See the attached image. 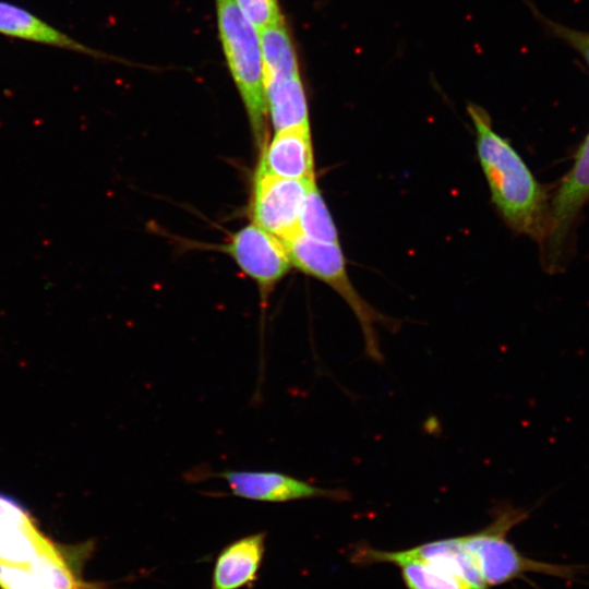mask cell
I'll list each match as a JSON object with an SVG mask.
<instances>
[{"label": "cell", "instance_id": "cell-8", "mask_svg": "<svg viewBox=\"0 0 589 589\" xmlns=\"http://www.w3.org/2000/svg\"><path fill=\"white\" fill-rule=\"evenodd\" d=\"M589 200V133L580 145L575 161L548 206L545 238L550 253L562 248L572 225Z\"/></svg>", "mask_w": 589, "mask_h": 589}, {"label": "cell", "instance_id": "cell-3", "mask_svg": "<svg viewBox=\"0 0 589 589\" xmlns=\"http://www.w3.org/2000/svg\"><path fill=\"white\" fill-rule=\"evenodd\" d=\"M218 37L257 145L266 143L267 107L259 32L233 0H215Z\"/></svg>", "mask_w": 589, "mask_h": 589}, {"label": "cell", "instance_id": "cell-19", "mask_svg": "<svg viewBox=\"0 0 589 589\" xmlns=\"http://www.w3.org/2000/svg\"><path fill=\"white\" fill-rule=\"evenodd\" d=\"M1 589H46L26 565L0 563Z\"/></svg>", "mask_w": 589, "mask_h": 589}, {"label": "cell", "instance_id": "cell-11", "mask_svg": "<svg viewBox=\"0 0 589 589\" xmlns=\"http://www.w3.org/2000/svg\"><path fill=\"white\" fill-rule=\"evenodd\" d=\"M350 561L359 566L392 564L399 568L407 589H468L456 576L412 554L408 549L383 551L366 544L358 545Z\"/></svg>", "mask_w": 589, "mask_h": 589}, {"label": "cell", "instance_id": "cell-20", "mask_svg": "<svg viewBox=\"0 0 589 589\" xmlns=\"http://www.w3.org/2000/svg\"><path fill=\"white\" fill-rule=\"evenodd\" d=\"M549 25L553 33L578 51L589 65V33L575 31L552 22Z\"/></svg>", "mask_w": 589, "mask_h": 589}, {"label": "cell", "instance_id": "cell-5", "mask_svg": "<svg viewBox=\"0 0 589 589\" xmlns=\"http://www.w3.org/2000/svg\"><path fill=\"white\" fill-rule=\"evenodd\" d=\"M315 179H287L254 175L252 223L277 237L281 242L300 232V217Z\"/></svg>", "mask_w": 589, "mask_h": 589}, {"label": "cell", "instance_id": "cell-14", "mask_svg": "<svg viewBox=\"0 0 589 589\" xmlns=\"http://www.w3.org/2000/svg\"><path fill=\"white\" fill-rule=\"evenodd\" d=\"M267 113L277 131L310 129L308 100L301 74L264 83Z\"/></svg>", "mask_w": 589, "mask_h": 589}, {"label": "cell", "instance_id": "cell-1", "mask_svg": "<svg viewBox=\"0 0 589 589\" xmlns=\"http://www.w3.org/2000/svg\"><path fill=\"white\" fill-rule=\"evenodd\" d=\"M467 109L478 157L501 216L514 231L544 241L549 205L542 187L510 143L494 131L489 113L474 104Z\"/></svg>", "mask_w": 589, "mask_h": 589}, {"label": "cell", "instance_id": "cell-16", "mask_svg": "<svg viewBox=\"0 0 589 589\" xmlns=\"http://www.w3.org/2000/svg\"><path fill=\"white\" fill-rule=\"evenodd\" d=\"M300 232L315 241L339 244L336 225L316 184L310 190L303 205Z\"/></svg>", "mask_w": 589, "mask_h": 589}, {"label": "cell", "instance_id": "cell-15", "mask_svg": "<svg viewBox=\"0 0 589 589\" xmlns=\"http://www.w3.org/2000/svg\"><path fill=\"white\" fill-rule=\"evenodd\" d=\"M259 32L264 83L300 73L297 50L285 20Z\"/></svg>", "mask_w": 589, "mask_h": 589}, {"label": "cell", "instance_id": "cell-17", "mask_svg": "<svg viewBox=\"0 0 589 589\" xmlns=\"http://www.w3.org/2000/svg\"><path fill=\"white\" fill-rule=\"evenodd\" d=\"M46 589H77L79 582L64 562L61 551L43 553L26 565Z\"/></svg>", "mask_w": 589, "mask_h": 589}, {"label": "cell", "instance_id": "cell-18", "mask_svg": "<svg viewBox=\"0 0 589 589\" xmlns=\"http://www.w3.org/2000/svg\"><path fill=\"white\" fill-rule=\"evenodd\" d=\"M233 2L257 31L284 21L279 0H233Z\"/></svg>", "mask_w": 589, "mask_h": 589}, {"label": "cell", "instance_id": "cell-12", "mask_svg": "<svg viewBox=\"0 0 589 589\" xmlns=\"http://www.w3.org/2000/svg\"><path fill=\"white\" fill-rule=\"evenodd\" d=\"M266 537L260 531L224 546L213 565L211 589H252L264 561Z\"/></svg>", "mask_w": 589, "mask_h": 589}, {"label": "cell", "instance_id": "cell-10", "mask_svg": "<svg viewBox=\"0 0 589 589\" xmlns=\"http://www.w3.org/2000/svg\"><path fill=\"white\" fill-rule=\"evenodd\" d=\"M255 175L287 179H315L310 129H287L275 132L262 146Z\"/></svg>", "mask_w": 589, "mask_h": 589}, {"label": "cell", "instance_id": "cell-7", "mask_svg": "<svg viewBox=\"0 0 589 589\" xmlns=\"http://www.w3.org/2000/svg\"><path fill=\"white\" fill-rule=\"evenodd\" d=\"M213 477L224 480L233 496L255 502L286 503L309 498L342 501L345 491L316 486L274 470H223Z\"/></svg>", "mask_w": 589, "mask_h": 589}, {"label": "cell", "instance_id": "cell-2", "mask_svg": "<svg viewBox=\"0 0 589 589\" xmlns=\"http://www.w3.org/2000/svg\"><path fill=\"white\" fill-rule=\"evenodd\" d=\"M528 513L522 508L504 507L483 529L460 536L470 562L488 589L510 582L528 573L565 580L575 578L582 566L538 561L524 555L507 538Z\"/></svg>", "mask_w": 589, "mask_h": 589}, {"label": "cell", "instance_id": "cell-9", "mask_svg": "<svg viewBox=\"0 0 589 589\" xmlns=\"http://www.w3.org/2000/svg\"><path fill=\"white\" fill-rule=\"evenodd\" d=\"M56 545L14 500L0 495V563L27 565Z\"/></svg>", "mask_w": 589, "mask_h": 589}, {"label": "cell", "instance_id": "cell-13", "mask_svg": "<svg viewBox=\"0 0 589 589\" xmlns=\"http://www.w3.org/2000/svg\"><path fill=\"white\" fill-rule=\"evenodd\" d=\"M0 34L71 50L93 58L112 57L89 48L27 10L0 0Z\"/></svg>", "mask_w": 589, "mask_h": 589}, {"label": "cell", "instance_id": "cell-4", "mask_svg": "<svg viewBox=\"0 0 589 589\" xmlns=\"http://www.w3.org/2000/svg\"><path fill=\"white\" fill-rule=\"evenodd\" d=\"M291 265L332 287L350 306L363 333L365 354L383 362L376 324L393 325L392 320L364 301L353 287L346 269V260L339 244L312 240L302 233L283 242Z\"/></svg>", "mask_w": 589, "mask_h": 589}, {"label": "cell", "instance_id": "cell-6", "mask_svg": "<svg viewBox=\"0 0 589 589\" xmlns=\"http://www.w3.org/2000/svg\"><path fill=\"white\" fill-rule=\"evenodd\" d=\"M224 250L256 283L262 305L266 306L272 291L291 266L284 243L252 223L236 231Z\"/></svg>", "mask_w": 589, "mask_h": 589}]
</instances>
